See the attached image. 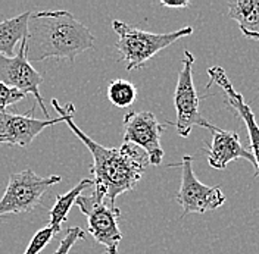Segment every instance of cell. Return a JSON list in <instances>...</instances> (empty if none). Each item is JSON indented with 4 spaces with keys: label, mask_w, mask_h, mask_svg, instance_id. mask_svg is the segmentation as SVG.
<instances>
[{
    "label": "cell",
    "mask_w": 259,
    "mask_h": 254,
    "mask_svg": "<svg viewBox=\"0 0 259 254\" xmlns=\"http://www.w3.org/2000/svg\"><path fill=\"white\" fill-rule=\"evenodd\" d=\"M52 105L55 111L59 113V118L56 119L32 118V112L35 108H32L27 115H16L8 111L0 112V144L27 147L48 127L65 122V108L59 105L56 98H52Z\"/></svg>",
    "instance_id": "30bf717a"
},
{
    "label": "cell",
    "mask_w": 259,
    "mask_h": 254,
    "mask_svg": "<svg viewBox=\"0 0 259 254\" xmlns=\"http://www.w3.org/2000/svg\"><path fill=\"white\" fill-rule=\"evenodd\" d=\"M0 82L6 84L11 88H15L22 94H32L35 97L38 108L49 118V112L45 106L43 97L40 94V85L43 77L35 71L28 59L27 38L21 41L15 56L6 58L0 55Z\"/></svg>",
    "instance_id": "ba28073f"
},
{
    "label": "cell",
    "mask_w": 259,
    "mask_h": 254,
    "mask_svg": "<svg viewBox=\"0 0 259 254\" xmlns=\"http://www.w3.org/2000/svg\"><path fill=\"white\" fill-rule=\"evenodd\" d=\"M75 108L72 103L65 106V124L90 150L93 165L90 175L93 176L95 191L102 194L106 201L115 205L118 195L136 188L149 165L147 155L137 145L124 143L121 147L108 148L93 141L74 122Z\"/></svg>",
    "instance_id": "6da1fadb"
},
{
    "label": "cell",
    "mask_w": 259,
    "mask_h": 254,
    "mask_svg": "<svg viewBox=\"0 0 259 254\" xmlns=\"http://www.w3.org/2000/svg\"><path fill=\"white\" fill-rule=\"evenodd\" d=\"M31 12L5 19L0 22V55L12 58L16 55V46L28 37V22Z\"/></svg>",
    "instance_id": "4fadbf2b"
},
{
    "label": "cell",
    "mask_w": 259,
    "mask_h": 254,
    "mask_svg": "<svg viewBox=\"0 0 259 254\" xmlns=\"http://www.w3.org/2000/svg\"><path fill=\"white\" fill-rule=\"evenodd\" d=\"M193 64L194 56L190 50H184L181 69L178 72L177 87L174 93V106L177 112L176 129L178 135L187 138L196 127L212 128V124L208 122L199 109V94L196 91L193 81Z\"/></svg>",
    "instance_id": "8992f818"
},
{
    "label": "cell",
    "mask_w": 259,
    "mask_h": 254,
    "mask_svg": "<svg viewBox=\"0 0 259 254\" xmlns=\"http://www.w3.org/2000/svg\"><path fill=\"white\" fill-rule=\"evenodd\" d=\"M208 75H209L210 82L206 88H210L212 84H217L224 91V95H226L224 103L227 108L230 111L236 112L247 128L250 150H252L250 153L255 159V175L253 176H259V125L255 119V113L252 112V108L246 103L242 93H239L234 88V85L231 84V81L228 80L224 68L212 66L208 69Z\"/></svg>",
    "instance_id": "8fae6325"
},
{
    "label": "cell",
    "mask_w": 259,
    "mask_h": 254,
    "mask_svg": "<svg viewBox=\"0 0 259 254\" xmlns=\"http://www.w3.org/2000/svg\"><path fill=\"white\" fill-rule=\"evenodd\" d=\"M112 30L118 35L116 50L119 61L125 64L127 71L140 69L156 53L171 46L180 38L192 35L194 31L193 27H184L177 31L155 34L130 27L128 24L118 19L112 21Z\"/></svg>",
    "instance_id": "3957f363"
},
{
    "label": "cell",
    "mask_w": 259,
    "mask_h": 254,
    "mask_svg": "<svg viewBox=\"0 0 259 254\" xmlns=\"http://www.w3.org/2000/svg\"><path fill=\"white\" fill-rule=\"evenodd\" d=\"M28 59L49 58L74 62L82 52L95 46V35L68 11L34 12L28 22Z\"/></svg>",
    "instance_id": "7a4b0ae2"
},
{
    "label": "cell",
    "mask_w": 259,
    "mask_h": 254,
    "mask_svg": "<svg viewBox=\"0 0 259 254\" xmlns=\"http://www.w3.org/2000/svg\"><path fill=\"white\" fill-rule=\"evenodd\" d=\"M80 212L87 218V231L97 244L105 247L106 254H118L122 232L118 226L121 210L93 191L90 195H80L75 200Z\"/></svg>",
    "instance_id": "277c9868"
},
{
    "label": "cell",
    "mask_w": 259,
    "mask_h": 254,
    "mask_svg": "<svg viewBox=\"0 0 259 254\" xmlns=\"http://www.w3.org/2000/svg\"><path fill=\"white\" fill-rule=\"evenodd\" d=\"M162 6L165 8H174V9H184V8H189L190 6V2L189 0H184V2H161Z\"/></svg>",
    "instance_id": "ffe728a7"
},
{
    "label": "cell",
    "mask_w": 259,
    "mask_h": 254,
    "mask_svg": "<svg viewBox=\"0 0 259 254\" xmlns=\"http://www.w3.org/2000/svg\"><path fill=\"white\" fill-rule=\"evenodd\" d=\"M53 237H55V232L52 231V228L49 225L41 228L40 231H37L34 234V237L30 241V244H28V247L24 251V254H40V251L48 245Z\"/></svg>",
    "instance_id": "e0dca14e"
},
{
    "label": "cell",
    "mask_w": 259,
    "mask_h": 254,
    "mask_svg": "<svg viewBox=\"0 0 259 254\" xmlns=\"http://www.w3.org/2000/svg\"><path fill=\"white\" fill-rule=\"evenodd\" d=\"M82 238H85V232H84L81 228H78V226L68 228L66 232H65L64 238H62L59 247H58V250L53 254H68L69 253V250L74 247V244H75L78 239Z\"/></svg>",
    "instance_id": "ac0fdd59"
},
{
    "label": "cell",
    "mask_w": 259,
    "mask_h": 254,
    "mask_svg": "<svg viewBox=\"0 0 259 254\" xmlns=\"http://www.w3.org/2000/svg\"><path fill=\"white\" fill-rule=\"evenodd\" d=\"M212 141L205 147L206 158L210 168L213 169H226L230 162L236 159L247 160L255 168V159L250 151H247L240 143V137L234 131H226L218 127L210 128Z\"/></svg>",
    "instance_id": "7c38bea8"
},
{
    "label": "cell",
    "mask_w": 259,
    "mask_h": 254,
    "mask_svg": "<svg viewBox=\"0 0 259 254\" xmlns=\"http://www.w3.org/2000/svg\"><path fill=\"white\" fill-rule=\"evenodd\" d=\"M181 168V185L177 192V201L183 207V218L190 213L203 215L217 210L226 203V195L220 187H209L202 184L193 172V158L183 156L180 163L171 165Z\"/></svg>",
    "instance_id": "52a82bcc"
},
{
    "label": "cell",
    "mask_w": 259,
    "mask_h": 254,
    "mask_svg": "<svg viewBox=\"0 0 259 254\" xmlns=\"http://www.w3.org/2000/svg\"><path fill=\"white\" fill-rule=\"evenodd\" d=\"M24 97H25V94H22L21 91H18L15 88H11L6 84L0 82V112L8 111V108H11L12 105L21 101Z\"/></svg>",
    "instance_id": "d6986e66"
},
{
    "label": "cell",
    "mask_w": 259,
    "mask_h": 254,
    "mask_svg": "<svg viewBox=\"0 0 259 254\" xmlns=\"http://www.w3.org/2000/svg\"><path fill=\"white\" fill-rule=\"evenodd\" d=\"M93 185V181L90 178H85L78 182V185H75L71 191H68L66 194H59L56 195V203L55 206L50 209L49 212V216H50V222L49 226L52 228V231L55 232V235H58L62 229V223L66 221L68 218V213L71 212V207L75 205V200L81 195V192L92 187Z\"/></svg>",
    "instance_id": "9a60e30c"
},
{
    "label": "cell",
    "mask_w": 259,
    "mask_h": 254,
    "mask_svg": "<svg viewBox=\"0 0 259 254\" xmlns=\"http://www.w3.org/2000/svg\"><path fill=\"white\" fill-rule=\"evenodd\" d=\"M108 98L116 108H128L137 98V88L127 80H112L108 84Z\"/></svg>",
    "instance_id": "2e32d148"
},
{
    "label": "cell",
    "mask_w": 259,
    "mask_h": 254,
    "mask_svg": "<svg viewBox=\"0 0 259 254\" xmlns=\"http://www.w3.org/2000/svg\"><path fill=\"white\" fill-rule=\"evenodd\" d=\"M61 181L62 176L59 175L40 176L31 169L12 174L0 198V218L32 212L41 203L43 194Z\"/></svg>",
    "instance_id": "5b68a950"
},
{
    "label": "cell",
    "mask_w": 259,
    "mask_h": 254,
    "mask_svg": "<svg viewBox=\"0 0 259 254\" xmlns=\"http://www.w3.org/2000/svg\"><path fill=\"white\" fill-rule=\"evenodd\" d=\"M228 16L239 24L244 37L259 41V0L230 2Z\"/></svg>",
    "instance_id": "5bb4252c"
},
{
    "label": "cell",
    "mask_w": 259,
    "mask_h": 254,
    "mask_svg": "<svg viewBox=\"0 0 259 254\" xmlns=\"http://www.w3.org/2000/svg\"><path fill=\"white\" fill-rule=\"evenodd\" d=\"M124 143L137 145L147 155L149 163L159 166L163 159L161 135L165 125L158 122L152 112H128L122 121Z\"/></svg>",
    "instance_id": "9c48e42d"
}]
</instances>
